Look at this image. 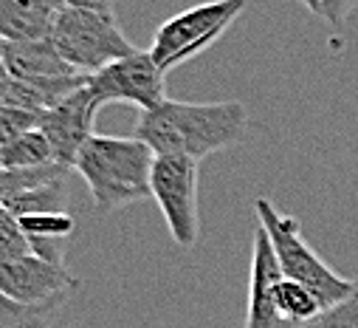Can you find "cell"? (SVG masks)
I'll return each mask as SVG.
<instances>
[{
  "label": "cell",
  "mask_w": 358,
  "mask_h": 328,
  "mask_svg": "<svg viewBox=\"0 0 358 328\" xmlns=\"http://www.w3.org/2000/svg\"><path fill=\"white\" fill-rule=\"evenodd\" d=\"M59 4L62 6H73V9H87V12H99V15L116 18V9H113L116 0H59Z\"/></svg>",
  "instance_id": "21"
},
{
  "label": "cell",
  "mask_w": 358,
  "mask_h": 328,
  "mask_svg": "<svg viewBox=\"0 0 358 328\" xmlns=\"http://www.w3.org/2000/svg\"><path fill=\"white\" fill-rule=\"evenodd\" d=\"M0 76H9V74H6V65H3V60H0Z\"/></svg>",
  "instance_id": "23"
},
{
  "label": "cell",
  "mask_w": 358,
  "mask_h": 328,
  "mask_svg": "<svg viewBox=\"0 0 358 328\" xmlns=\"http://www.w3.org/2000/svg\"><path fill=\"white\" fill-rule=\"evenodd\" d=\"M37 328H48V325H37Z\"/></svg>",
  "instance_id": "24"
},
{
  "label": "cell",
  "mask_w": 358,
  "mask_h": 328,
  "mask_svg": "<svg viewBox=\"0 0 358 328\" xmlns=\"http://www.w3.org/2000/svg\"><path fill=\"white\" fill-rule=\"evenodd\" d=\"M62 303H48V306H23L0 292V328H37V325H51L57 308Z\"/></svg>",
  "instance_id": "16"
},
{
  "label": "cell",
  "mask_w": 358,
  "mask_h": 328,
  "mask_svg": "<svg viewBox=\"0 0 358 328\" xmlns=\"http://www.w3.org/2000/svg\"><path fill=\"white\" fill-rule=\"evenodd\" d=\"M150 198L161 207L166 229L181 250L198 243V161L187 156H155L150 176Z\"/></svg>",
  "instance_id": "6"
},
{
  "label": "cell",
  "mask_w": 358,
  "mask_h": 328,
  "mask_svg": "<svg viewBox=\"0 0 358 328\" xmlns=\"http://www.w3.org/2000/svg\"><path fill=\"white\" fill-rule=\"evenodd\" d=\"M243 9L245 0H206V4L178 12L155 29V37L150 43L152 60L161 65V71H172L189 62L223 37L226 29L243 15Z\"/></svg>",
  "instance_id": "4"
},
{
  "label": "cell",
  "mask_w": 358,
  "mask_h": 328,
  "mask_svg": "<svg viewBox=\"0 0 358 328\" xmlns=\"http://www.w3.org/2000/svg\"><path fill=\"white\" fill-rule=\"evenodd\" d=\"M34 128H40V114L9 105V102L0 105V147L15 142L17 136H23L26 130H34Z\"/></svg>",
  "instance_id": "19"
},
{
  "label": "cell",
  "mask_w": 358,
  "mask_h": 328,
  "mask_svg": "<svg viewBox=\"0 0 358 328\" xmlns=\"http://www.w3.org/2000/svg\"><path fill=\"white\" fill-rule=\"evenodd\" d=\"M0 60L6 65V74L12 79L23 82H37V79H57V76H71L79 74L73 65L62 60L57 46L43 37V40H23V43H9L0 40Z\"/></svg>",
  "instance_id": "11"
},
{
  "label": "cell",
  "mask_w": 358,
  "mask_h": 328,
  "mask_svg": "<svg viewBox=\"0 0 358 328\" xmlns=\"http://www.w3.org/2000/svg\"><path fill=\"white\" fill-rule=\"evenodd\" d=\"M155 153L138 136H99L94 133L79 150L73 170L85 179L94 204L102 212L122 210L133 201L150 198Z\"/></svg>",
  "instance_id": "2"
},
{
  "label": "cell",
  "mask_w": 358,
  "mask_h": 328,
  "mask_svg": "<svg viewBox=\"0 0 358 328\" xmlns=\"http://www.w3.org/2000/svg\"><path fill=\"white\" fill-rule=\"evenodd\" d=\"M277 308L285 322H308L324 311V306L316 300V294L291 278H280V283H277Z\"/></svg>",
  "instance_id": "15"
},
{
  "label": "cell",
  "mask_w": 358,
  "mask_h": 328,
  "mask_svg": "<svg viewBox=\"0 0 358 328\" xmlns=\"http://www.w3.org/2000/svg\"><path fill=\"white\" fill-rule=\"evenodd\" d=\"M299 4H302L308 12H313V15L319 18V0H299Z\"/></svg>",
  "instance_id": "22"
},
{
  "label": "cell",
  "mask_w": 358,
  "mask_h": 328,
  "mask_svg": "<svg viewBox=\"0 0 358 328\" xmlns=\"http://www.w3.org/2000/svg\"><path fill=\"white\" fill-rule=\"evenodd\" d=\"M99 108H102V102L91 94V88H87V82H85L79 91L65 97L59 105L40 114V130L51 142L54 161L73 170L79 150L94 136V119H96Z\"/></svg>",
  "instance_id": "9"
},
{
  "label": "cell",
  "mask_w": 358,
  "mask_h": 328,
  "mask_svg": "<svg viewBox=\"0 0 358 328\" xmlns=\"http://www.w3.org/2000/svg\"><path fill=\"white\" fill-rule=\"evenodd\" d=\"M282 269L277 264L271 238L262 226L254 232L251 250V272H248V308H245V328H288L291 322L282 320L277 308V283Z\"/></svg>",
  "instance_id": "10"
},
{
  "label": "cell",
  "mask_w": 358,
  "mask_h": 328,
  "mask_svg": "<svg viewBox=\"0 0 358 328\" xmlns=\"http://www.w3.org/2000/svg\"><path fill=\"white\" fill-rule=\"evenodd\" d=\"M48 40L57 46L62 60L79 74H96L105 65L136 51V46L119 29L116 18L73 6L59 9Z\"/></svg>",
  "instance_id": "5"
},
{
  "label": "cell",
  "mask_w": 358,
  "mask_h": 328,
  "mask_svg": "<svg viewBox=\"0 0 358 328\" xmlns=\"http://www.w3.org/2000/svg\"><path fill=\"white\" fill-rule=\"evenodd\" d=\"M59 0H0V40L23 43L51 34Z\"/></svg>",
  "instance_id": "12"
},
{
  "label": "cell",
  "mask_w": 358,
  "mask_h": 328,
  "mask_svg": "<svg viewBox=\"0 0 358 328\" xmlns=\"http://www.w3.org/2000/svg\"><path fill=\"white\" fill-rule=\"evenodd\" d=\"M51 161H54V150L40 128L26 130L15 142L0 147V168H43V164Z\"/></svg>",
  "instance_id": "13"
},
{
  "label": "cell",
  "mask_w": 358,
  "mask_h": 328,
  "mask_svg": "<svg viewBox=\"0 0 358 328\" xmlns=\"http://www.w3.org/2000/svg\"><path fill=\"white\" fill-rule=\"evenodd\" d=\"M254 210H257L259 226L268 232V238H271V246H274L277 264L282 269V278H291V280L308 286L324 308L341 303L352 292L355 280H347L338 272H333L310 250L308 240L302 238V226H299V221L294 215H282L268 198H257Z\"/></svg>",
  "instance_id": "3"
},
{
  "label": "cell",
  "mask_w": 358,
  "mask_h": 328,
  "mask_svg": "<svg viewBox=\"0 0 358 328\" xmlns=\"http://www.w3.org/2000/svg\"><path fill=\"white\" fill-rule=\"evenodd\" d=\"M87 88L102 105L122 102L136 105L138 111H150L166 100V71H161L150 48H136L133 54L87 76Z\"/></svg>",
  "instance_id": "7"
},
{
  "label": "cell",
  "mask_w": 358,
  "mask_h": 328,
  "mask_svg": "<svg viewBox=\"0 0 358 328\" xmlns=\"http://www.w3.org/2000/svg\"><path fill=\"white\" fill-rule=\"evenodd\" d=\"M34 255L31 240L20 226V218L0 207V258H23Z\"/></svg>",
  "instance_id": "18"
},
{
  "label": "cell",
  "mask_w": 358,
  "mask_h": 328,
  "mask_svg": "<svg viewBox=\"0 0 358 328\" xmlns=\"http://www.w3.org/2000/svg\"><path fill=\"white\" fill-rule=\"evenodd\" d=\"M288 328H358V278H355L352 292L341 303L324 308L308 322H291Z\"/></svg>",
  "instance_id": "17"
},
{
  "label": "cell",
  "mask_w": 358,
  "mask_h": 328,
  "mask_svg": "<svg viewBox=\"0 0 358 328\" xmlns=\"http://www.w3.org/2000/svg\"><path fill=\"white\" fill-rule=\"evenodd\" d=\"M248 130V111L243 102H178L164 100L161 105L141 111L136 136L152 147L155 156H187L206 158L217 150L234 147Z\"/></svg>",
  "instance_id": "1"
},
{
  "label": "cell",
  "mask_w": 358,
  "mask_h": 328,
  "mask_svg": "<svg viewBox=\"0 0 358 328\" xmlns=\"http://www.w3.org/2000/svg\"><path fill=\"white\" fill-rule=\"evenodd\" d=\"M358 9V0H319V18L330 26H344V20Z\"/></svg>",
  "instance_id": "20"
},
{
  "label": "cell",
  "mask_w": 358,
  "mask_h": 328,
  "mask_svg": "<svg viewBox=\"0 0 358 328\" xmlns=\"http://www.w3.org/2000/svg\"><path fill=\"white\" fill-rule=\"evenodd\" d=\"M68 176L62 179H54V182H45L29 193H20L15 196L12 201H6L3 207L23 218V215H37V212H65L68 210V187H65Z\"/></svg>",
  "instance_id": "14"
},
{
  "label": "cell",
  "mask_w": 358,
  "mask_h": 328,
  "mask_svg": "<svg viewBox=\"0 0 358 328\" xmlns=\"http://www.w3.org/2000/svg\"><path fill=\"white\" fill-rule=\"evenodd\" d=\"M73 289L76 278L65 264H54L40 255L0 258V292L23 306L62 303Z\"/></svg>",
  "instance_id": "8"
}]
</instances>
